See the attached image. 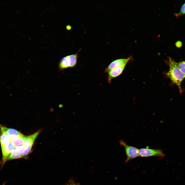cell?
<instances>
[{
	"label": "cell",
	"mask_w": 185,
	"mask_h": 185,
	"mask_svg": "<svg viewBox=\"0 0 185 185\" xmlns=\"http://www.w3.org/2000/svg\"><path fill=\"white\" fill-rule=\"evenodd\" d=\"M185 14V3L181 6L179 13L175 14L177 17Z\"/></svg>",
	"instance_id": "14"
},
{
	"label": "cell",
	"mask_w": 185,
	"mask_h": 185,
	"mask_svg": "<svg viewBox=\"0 0 185 185\" xmlns=\"http://www.w3.org/2000/svg\"><path fill=\"white\" fill-rule=\"evenodd\" d=\"M78 53L72 54L63 57L58 63L59 69L62 70L69 68L74 67L76 65Z\"/></svg>",
	"instance_id": "2"
},
{
	"label": "cell",
	"mask_w": 185,
	"mask_h": 185,
	"mask_svg": "<svg viewBox=\"0 0 185 185\" xmlns=\"http://www.w3.org/2000/svg\"><path fill=\"white\" fill-rule=\"evenodd\" d=\"M66 185H79L72 181H69Z\"/></svg>",
	"instance_id": "16"
},
{
	"label": "cell",
	"mask_w": 185,
	"mask_h": 185,
	"mask_svg": "<svg viewBox=\"0 0 185 185\" xmlns=\"http://www.w3.org/2000/svg\"><path fill=\"white\" fill-rule=\"evenodd\" d=\"M24 149L23 145L15 146L9 156L8 160L22 158Z\"/></svg>",
	"instance_id": "8"
},
{
	"label": "cell",
	"mask_w": 185,
	"mask_h": 185,
	"mask_svg": "<svg viewBox=\"0 0 185 185\" xmlns=\"http://www.w3.org/2000/svg\"><path fill=\"white\" fill-rule=\"evenodd\" d=\"M169 58V68L166 75L172 82L178 87L180 92L181 93V84L185 77V74L179 69L177 62L170 58Z\"/></svg>",
	"instance_id": "1"
},
{
	"label": "cell",
	"mask_w": 185,
	"mask_h": 185,
	"mask_svg": "<svg viewBox=\"0 0 185 185\" xmlns=\"http://www.w3.org/2000/svg\"><path fill=\"white\" fill-rule=\"evenodd\" d=\"M119 143L121 146L125 148L127 158L125 163L139 156V149L132 146L127 145L124 140H120Z\"/></svg>",
	"instance_id": "4"
},
{
	"label": "cell",
	"mask_w": 185,
	"mask_h": 185,
	"mask_svg": "<svg viewBox=\"0 0 185 185\" xmlns=\"http://www.w3.org/2000/svg\"><path fill=\"white\" fill-rule=\"evenodd\" d=\"M14 145L11 142L7 143L1 147L2 157V164L4 165L8 160L10 154L15 147Z\"/></svg>",
	"instance_id": "6"
},
{
	"label": "cell",
	"mask_w": 185,
	"mask_h": 185,
	"mask_svg": "<svg viewBox=\"0 0 185 185\" xmlns=\"http://www.w3.org/2000/svg\"><path fill=\"white\" fill-rule=\"evenodd\" d=\"M125 66L124 65L115 68L108 73V82L109 84L111 83L113 79L118 77L122 73Z\"/></svg>",
	"instance_id": "9"
},
{
	"label": "cell",
	"mask_w": 185,
	"mask_h": 185,
	"mask_svg": "<svg viewBox=\"0 0 185 185\" xmlns=\"http://www.w3.org/2000/svg\"><path fill=\"white\" fill-rule=\"evenodd\" d=\"M177 64L179 69L185 74V61L180 62Z\"/></svg>",
	"instance_id": "13"
},
{
	"label": "cell",
	"mask_w": 185,
	"mask_h": 185,
	"mask_svg": "<svg viewBox=\"0 0 185 185\" xmlns=\"http://www.w3.org/2000/svg\"><path fill=\"white\" fill-rule=\"evenodd\" d=\"M0 141L1 147L11 142V138L7 135L3 130L0 128Z\"/></svg>",
	"instance_id": "12"
},
{
	"label": "cell",
	"mask_w": 185,
	"mask_h": 185,
	"mask_svg": "<svg viewBox=\"0 0 185 185\" xmlns=\"http://www.w3.org/2000/svg\"><path fill=\"white\" fill-rule=\"evenodd\" d=\"M26 137V136L22 134L11 138V142L15 146L21 145L23 144Z\"/></svg>",
	"instance_id": "11"
},
{
	"label": "cell",
	"mask_w": 185,
	"mask_h": 185,
	"mask_svg": "<svg viewBox=\"0 0 185 185\" xmlns=\"http://www.w3.org/2000/svg\"><path fill=\"white\" fill-rule=\"evenodd\" d=\"M0 127L11 138L22 134L17 130L13 128H7L1 125H0Z\"/></svg>",
	"instance_id": "10"
},
{
	"label": "cell",
	"mask_w": 185,
	"mask_h": 185,
	"mask_svg": "<svg viewBox=\"0 0 185 185\" xmlns=\"http://www.w3.org/2000/svg\"><path fill=\"white\" fill-rule=\"evenodd\" d=\"M165 155L163 150L160 149H151L147 146L146 148L139 149V156L140 157H147L153 156L163 158Z\"/></svg>",
	"instance_id": "3"
},
{
	"label": "cell",
	"mask_w": 185,
	"mask_h": 185,
	"mask_svg": "<svg viewBox=\"0 0 185 185\" xmlns=\"http://www.w3.org/2000/svg\"><path fill=\"white\" fill-rule=\"evenodd\" d=\"M175 45L178 48L181 47L182 45V43L180 41H178L175 43Z\"/></svg>",
	"instance_id": "15"
},
{
	"label": "cell",
	"mask_w": 185,
	"mask_h": 185,
	"mask_svg": "<svg viewBox=\"0 0 185 185\" xmlns=\"http://www.w3.org/2000/svg\"><path fill=\"white\" fill-rule=\"evenodd\" d=\"M39 131H38L33 134L26 136L24 143L23 144L24 148L22 157L27 155L30 152L35 140L39 135Z\"/></svg>",
	"instance_id": "5"
},
{
	"label": "cell",
	"mask_w": 185,
	"mask_h": 185,
	"mask_svg": "<svg viewBox=\"0 0 185 185\" xmlns=\"http://www.w3.org/2000/svg\"><path fill=\"white\" fill-rule=\"evenodd\" d=\"M131 59V57L126 58H122L116 59L111 62L105 68L104 72L108 73L111 70L126 65Z\"/></svg>",
	"instance_id": "7"
}]
</instances>
